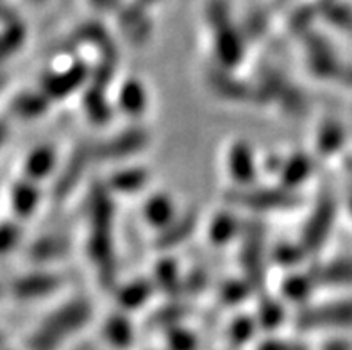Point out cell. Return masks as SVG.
<instances>
[{
    "mask_svg": "<svg viewBox=\"0 0 352 350\" xmlns=\"http://www.w3.org/2000/svg\"><path fill=\"white\" fill-rule=\"evenodd\" d=\"M89 320V306L86 302H72L54 313L43 327L32 338V350H54L70 334L79 331Z\"/></svg>",
    "mask_w": 352,
    "mask_h": 350,
    "instance_id": "1",
    "label": "cell"
},
{
    "mask_svg": "<svg viewBox=\"0 0 352 350\" xmlns=\"http://www.w3.org/2000/svg\"><path fill=\"white\" fill-rule=\"evenodd\" d=\"M297 325L304 331L352 327V302H335L304 311L297 318Z\"/></svg>",
    "mask_w": 352,
    "mask_h": 350,
    "instance_id": "2",
    "label": "cell"
},
{
    "mask_svg": "<svg viewBox=\"0 0 352 350\" xmlns=\"http://www.w3.org/2000/svg\"><path fill=\"white\" fill-rule=\"evenodd\" d=\"M104 338L115 347L125 349L133 342V329L129 322L124 318H111L104 325Z\"/></svg>",
    "mask_w": 352,
    "mask_h": 350,
    "instance_id": "3",
    "label": "cell"
},
{
    "mask_svg": "<svg viewBox=\"0 0 352 350\" xmlns=\"http://www.w3.org/2000/svg\"><path fill=\"white\" fill-rule=\"evenodd\" d=\"M145 217L154 226H168L174 217V206L166 197H154L145 206Z\"/></svg>",
    "mask_w": 352,
    "mask_h": 350,
    "instance_id": "4",
    "label": "cell"
},
{
    "mask_svg": "<svg viewBox=\"0 0 352 350\" xmlns=\"http://www.w3.org/2000/svg\"><path fill=\"white\" fill-rule=\"evenodd\" d=\"M236 325H232L231 329V342L234 343V345H243V343H247L250 340V334H252V320H238V322H234Z\"/></svg>",
    "mask_w": 352,
    "mask_h": 350,
    "instance_id": "5",
    "label": "cell"
},
{
    "mask_svg": "<svg viewBox=\"0 0 352 350\" xmlns=\"http://www.w3.org/2000/svg\"><path fill=\"white\" fill-rule=\"evenodd\" d=\"M170 350H195V336L184 331H177L168 338Z\"/></svg>",
    "mask_w": 352,
    "mask_h": 350,
    "instance_id": "6",
    "label": "cell"
},
{
    "mask_svg": "<svg viewBox=\"0 0 352 350\" xmlns=\"http://www.w3.org/2000/svg\"><path fill=\"white\" fill-rule=\"evenodd\" d=\"M145 298H147V289H140L133 286V288L125 289L124 295H120V304L124 307H136L143 304Z\"/></svg>",
    "mask_w": 352,
    "mask_h": 350,
    "instance_id": "7",
    "label": "cell"
},
{
    "mask_svg": "<svg viewBox=\"0 0 352 350\" xmlns=\"http://www.w3.org/2000/svg\"><path fill=\"white\" fill-rule=\"evenodd\" d=\"M283 320V311L281 307L277 306H267L265 313L261 315L259 322L263 327H277V325H281Z\"/></svg>",
    "mask_w": 352,
    "mask_h": 350,
    "instance_id": "8",
    "label": "cell"
},
{
    "mask_svg": "<svg viewBox=\"0 0 352 350\" xmlns=\"http://www.w3.org/2000/svg\"><path fill=\"white\" fill-rule=\"evenodd\" d=\"M259 350H304V347L297 343H286V342H268L259 347Z\"/></svg>",
    "mask_w": 352,
    "mask_h": 350,
    "instance_id": "9",
    "label": "cell"
},
{
    "mask_svg": "<svg viewBox=\"0 0 352 350\" xmlns=\"http://www.w3.org/2000/svg\"><path fill=\"white\" fill-rule=\"evenodd\" d=\"M324 350H351V347H349L347 342H333Z\"/></svg>",
    "mask_w": 352,
    "mask_h": 350,
    "instance_id": "10",
    "label": "cell"
}]
</instances>
